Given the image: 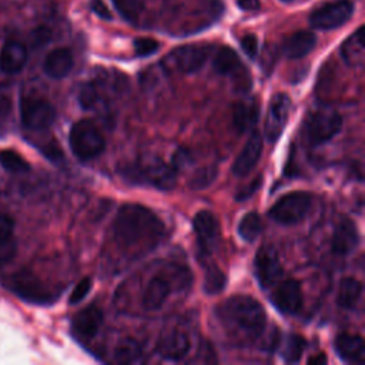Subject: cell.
Returning <instances> with one entry per match:
<instances>
[{"instance_id":"obj_38","label":"cell","mask_w":365,"mask_h":365,"mask_svg":"<svg viewBox=\"0 0 365 365\" xmlns=\"http://www.w3.org/2000/svg\"><path fill=\"white\" fill-rule=\"evenodd\" d=\"M90 288H91V279L88 277L80 279L77 282V285L74 287V289L71 291L70 294V298H68V302L70 304H78L80 301L84 299V297L90 292Z\"/></svg>"},{"instance_id":"obj_28","label":"cell","mask_w":365,"mask_h":365,"mask_svg":"<svg viewBox=\"0 0 365 365\" xmlns=\"http://www.w3.org/2000/svg\"><path fill=\"white\" fill-rule=\"evenodd\" d=\"M14 252V220L7 214L0 212V261L11 258Z\"/></svg>"},{"instance_id":"obj_14","label":"cell","mask_w":365,"mask_h":365,"mask_svg":"<svg viewBox=\"0 0 365 365\" xmlns=\"http://www.w3.org/2000/svg\"><path fill=\"white\" fill-rule=\"evenodd\" d=\"M192 228L198 241L200 254L207 257L218 238V221L211 211L202 210L194 215Z\"/></svg>"},{"instance_id":"obj_43","label":"cell","mask_w":365,"mask_h":365,"mask_svg":"<svg viewBox=\"0 0 365 365\" xmlns=\"http://www.w3.org/2000/svg\"><path fill=\"white\" fill-rule=\"evenodd\" d=\"M34 43L36 46H41V44H46L48 40H50V31L47 27H38L36 31H34Z\"/></svg>"},{"instance_id":"obj_39","label":"cell","mask_w":365,"mask_h":365,"mask_svg":"<svg viewBox=\"0 0 365 365\" xmlns=\"http://www.w3.org/2000/svg\"><path fill=\"white\" fill-rule=\"evenodd\" d=\"M241 47L250 58H254L258 53V40H257V37L254 34H245L241 38Z\"/></svg>"},{"instance_id":"obj_13","label":"cell","mask_w":365,"mask_h":365,"mask_svg":"<svg viewBox=\"0 0 365 365\" xmlns=\"http://www.w3.org/2000/svg\"><path fill=\"white\" fill-rule=\"evenodd\" d=\"M13 287L21 298L34 304H48L53 299V294L34 274L29 271L17 272L13 279Z\"/></svg>"},{"instance_id":"obj_46","label":"cell","mask_w":365,"mask_h":365,"mask_svg":"<svg viewBox=\"0 0 365 365\" xmlns=\"http://www.w3.org/2000/svg\"><path fill=\"white\" fill-rule=\"evenodd\" d=\"M308 364H311V365H319V364H327V356H325L324 354H318V355H315V356L309 358V359H308Z\"/></svg>"},{"instance_id":"obj_8","label":"cell","mask_w":365,"mask_h":365,"mask_svg":"<svg viewBox=\"0 0 365 365\" xmlns=\"http://www.w3.org/2000/svg\"><path fill=\"white\" fill-rule=\"evenodd\" d=\"M354 13V6L349 0H334L315 9L309 16V23L314 29L334 30L345 24Z\"/></svg>"},{"instance_id":"obj_17","label":"cell","mask_w":365,"mask_h":365,"mask_svg":"<svg viewBox=\"0 0 365 365\" xmlns=\"http://www.w3.org/2000/svg\"><path fill=\"white\" fill-rule=\"evenodd\" d=\"M158 355L167 361H181L191 349V341L182 331H171L161 336L155 346Z\"/></svg>"},{"instance_id":"obj_25","label":"cell","mask_w":365,"mask_h":365,"mask_svg":"<svg viewBox=\"0 0 365 365\" xmlns=\"http://www.w3.org/2000/svg\"><path fill=\"white\" fill-rule=\"evenodd\" d=\"M317 37L308 30H299L291 34L282 44V53L288 58H301L307 56L315 46Z\"/></svg>"},{"instance_id":"obj_31","label":"cell","mask_w":365,"mask_h":365,"mask_svg":"<svg viewBox=\"0 0 365 365\" xmlns=\"http://www.w3.org/2000/svg\"><path fill=\"white\" fill-rule=\"evenodd\" d=\"M307 346V341L301 336V335H297V334H291L287 341H285V345H284V349H282V358L285 362L288 364H295L301 359L302 354H304V349Z\"/></svg>"},{"instance_id":"obj_29","label":"cell","mask_w":365,"mask_h":365,"mask_svg":"<svg viewBox=\"0 0 365 365\" xmlns=\"http://www.w3.org/2000/svg\"><path fill=\"white\" fill-rule=\"evenodd\" d=\"M143 356V346L134 338H125L118 342L114 349V358L120 364H133Z\"/></svg>"},{"instance_id":"obj_34","label":"cell","mask_w":365,"mask_h":365,"mask_svg":"<svg viewBox=\"0 0 365 365\" xmlns=\"http://www.w3.org/2000/svg\"><path fill=\"white\" fill-rule=\"evenodd\" d=\"M117 11L131 23H135L145 7V0H113Z\"/></svg>"},{"instance_id":"obj_20","label":"cell","mask_w":365,"mask_h":365,"mask_svg":"<svg viewBox=\"0 0 365 365\" xmlns=\"http://www.w3.org/2000/svg\"><path fill=\"white\" fill-rule=\"evenodd\" d=\"M27 63V48L17 40H7L0 50V71L9 76L20 73Z\"/></svg>"},{"instance_id":"obj_42","label":"cell","mask_w":365,"mask_h":365,"mask_svg":"<svg viewBox=\"0 0 365 365\" xmlns=\"http://www.w3.org/2000/svg\"><path fill=\"white\" fill-rule=\"evenodd\" d=\"M90 7H91V10H93L100 19H104V20H110V19H111L110 10L107 9V6H106L101 0H91Z\"/></svg>"},{"instance_id":"obj_11","label":"cell","mask_w":365,"mask_h":365,"mask_svg":"<svg viewBox=\"0 0 365 365\" xmlns=\"http://www.w3.org/2000/svg\"><path fill=\"white\" fill-rule=\"evenodd\" d=\"M289 111L291 100L287 94L277 93L275 96H272L267 110L264 127V134L269 143H275L284 133L289 118Z\"/></svg>"},{"instance_id":"obj_47","label":"cell","mask_w":365,"mask_h":365,"mask_svg":"<svg viewBox=\"0 0 365 365\" xmlns=\"http://www.w3.org/2000/svg\"><path fill=\"white\" fill-rule=\"evenodd\" d=\"M282 1H291V0H282Z\"/></svg>"},{"instance_id":"obj_15","label":"cell","mask_w":365,"mask_h":365,"mask_svg":"<svg viewBox=\"0 0 365 365\" xmlns=\"http://www.w3.org/2000/svg\"><path fill=\"white\" fill-rule=\"evenodd\" d=\"M275 308L287 315L297 314L302 307V289L297 279H285L277 285L272 298Z\"/></svg>"},{"instance_id":"obj_12","label":"cell","mask_w":365,"mask_h":365,"mask_svg":"<svg viewBox=\"0 0 365 365\" xmlns=\"http://www.w3.org/2000/svg\"><path fill=\"white\" fill-rule=\"evenodd\" d=\"M214 70L221 76H228L234 78L237 86L240 88H248L250 87V76L241 63L238 54L230 48V47H220L214 61H212Z\"/></svg>"},{"instance_id":"obj_9","label":"cell","mask_w":365,"mask_h":365,"mask_svg":"<svg viewBox=\"0 0 365 365\" xmlns=\"http://www.w3.org/2000/svg\"><path fill=\"white\" fill-rule=\"evenodd\" d=\"M208 57V48L198 44H187L173 50L164 60V66L168 70L182 74H191L198 71Z\"/></svg>"},{"instance_id":"obj_3","label":"cell","mask_w":365,"mask_h":365,"mask_svg":"<svg viewBox=\"0 0 365 365\" xmlns=\"http://www.w3.org/2000/svg\"><path fill=\"white\" fill-rule=\"evenodd\" d=\"M123 177L134 184H145L157 190L168 191L175 187L177 168L161 158L145 157L121 168Z\"/></svg>"},{"instance_id":"obj_44","label":"cell","mask_w":365,"mask_h":365,"mask_svg":"<svg viewBox=\"0 0 365 365\" xmlns=\"http://www.w3.org/2000/svg\"><path fill=\"white\" fill-rule=\"evenodd\" d=\"M237 6L244 11H257L261 7L259 0H237Z\"/></svg>"},{"instance_id":"obj_6","label":"cell","mask_w":365,"mask_h":365,"mask_svg":"<svg viewBox=\"0 0 365 365\" xmlns=\"http://www.w3.org/2000/svg\"><path fill=\"white\" fill-rule=\"evenodd\" d=\"M342 128V117L334 110H318L308 115L304 124L305 140L319 145L332 140Z\"/></svg>"},{"instance_id":"obj_1","label":"cell","mask_w":365,"mask_h":365,"mask_svg":"<svg viewBox=\"0 0 365 365\" xmlns=\"http://www.w3.org/2000/svg\"><path fill=\"white\" fill-rule=\"evenodd\" d=\"M163 234V221L141 204L121 205L113 221L114 240L127 251H150L161 241Z\"/></svg>"},{"instance_id":"obj_33","label":"cell","mask_w":365,"mask_h":365,"mask_svg":"<svg viewBox=\"0 0 365 365\" xmlns=\"http://www.w3.org/2000/svg\"><path fill=\"white\" fill-rule=\"evenodd\" d=\"M227 284L225 274L218 267H208L204 277V291L208 295L220 294Z\"/></svg>"},{"instance_id":"obj_2","label":"cell","mask_w":365,"mask_h":365,"mask_svg":"<svg viewBox=\"0 0 365 365\" xmlns=\"http://www.w3.org/2000/svg\"><path fill=\"white\" fill-rule=\"evenodd\" d=\"M218 314L227 327H231L248 338H258L267 322L264 307L250 295H234L218 307Z\"/></svg>"},{"instance_id":"obj_21","label":"cell","mask_w":365,"mask_h":365,"mask_svg":"<svg viewBox=\"0 0 365 365\" xmlns=\"http://www.w3.org/2000/svg\"><path fill=\"white\" fill-rule=\"evenodd\" d=\"M171 289L173 287L165 275L153 277L143 292V307L150 311L160 309L167 301Z\"/></svg>"},{"instance_id":"obj_5","label":"cell","mask_w":365,"mask_h":365,"mask_svg":"<svg viewBox=\"0 0 365 365\" xmlns=\"http://www.w3.org/2000/svg\"><path fill=\"white\" fill-rule=\"evenodd\" d=\"M312 197L305 191H292L282 195L269 210V217L281 225H294L309 212Z\"/></svg>"},{"instance_id":"obj_16","label":"cell","mask_w":365,"mask_h":365,"mask_svg":"<svg viewBox=\"0 0 365 365\" xmlns=\"http://www.w3.org/2000/svg\"><path fill=\"white\" fill-rule=\"evenodd\" d=\"M261 154H262V135L258 131H252V134L248 137L245 145L242 147L241 153L237 155L232 164L234 175L244 177L250 174L257 165V163L259 161Z\"/></svg>"},{"instance_id":"obj_4","label":"cell","mask_w":365,"mask_h":365,"mask_svg":"<svg viewBox=\"0 0 365 365\" xmlns=\"http://www.w3.org/2000/svg\"><path fill=\"white\" fill-rule=\"evenodd\" d=\"M68 141L73 154L81 161H88L98 157L106 148V140L101 131L91 120L86 118L73 124Z\"/></svg>"},{"instance_id":"obj_26","label":"cell","mask_w":365,"mask_h":365,"mask_svg":"<svg viewBox=\"0 0 365 365\" xmlns=\"http://www.w3.org/2000/svg\"><path fill=\"white\" fill-rule=\"evenodd\" d=\"M259 108L255 101H238L232 107V124L238 133H245L258 121Z\"/></svg>"},{"instance_id":"obj_24","label":"cell","mask_w":365,"mask_h":365,"mask_svg":"<svg viewBox=\"0 0 365 365\" xmlns=\"http://www.w3.org/2000/svg\"><path fill=\"white\" fill-rule=\"evenodd\" d=\"M341 57L351 67H361L365 60L364 27L361 26L341 46Z\"/></svg>"},{"instance_id":"obj_35","label":"cell","mask_w":365,"mask_h":365,"mask_svg":"<svg viewBox=\"0 0 365 365\" xmlns=\"http://www.w3.org/2000/svg\"><path fill=\"white\" fill-rule=\"evenodd\" d=\"M217 175H218L217 167L214 165L202 167L194 173V175L188 181V185L191 190H204L214 182Z\"/></svg>"},{"instance_id":"obj_18","label":"cell","mask_w":365,"mask_h":365,"mask_svg":"<svg viewBox=\"0 0 365 365\" xmlns=\"http://www.w3.org/2000/svg\"><path fill=\"white\" fill-rule=\"evenodd\" d=\"M358 242H359V235L355 224L348 218L341 220L336 224L332 234V240H331L332 252L335 255L345 257L356 248Z\"/></svg>"},{"instance_id":"obj_40","label":"cell","mask_w":365,"mask_h":365,"mask_svg":"<svg viewBox=\"0 0 365 365\" xmlns=\"http://www.w3.org/2000/svg\"><path fill=\"white\" fill-rule=\"evenodd\" d=\"M259 184H261V175H258L255 180H252L247 187L238 190L235 198H237L238 201H244V200L250 198V197L259 188Z\"/></svg>"},{"instance_id":"obj_7","label":"cell","mask_w":365,"mask_h":365,"mask_svg":"<svg viewBox=\"0 0 365 365\" xmlns=\"http://www.w3.org/2000/svg\"><path fill=\"white\" fill-rule=\"evenodd\" d=\"M20 120L29 130L44 131L54 123L56 108L41 97H24L20 101Z\"/></svg>"},{"instance_id":"obj_19","label":"cell","mask_w":365,"mask_h":365,"mask_svg":"<svg viewBox=\"0 0 365 365\" xmlns=\"http://www.w3.org/2000/svg\"><path fill=\"white\" fill-rule=\"evenodd\" d=\"M103 325V312L97 305H88L73 317L71 328L80 338L90 339L97 335Z\"/></svg>"},{"instance_id":"obj_41","label":"cell","mask_w":365,"mask_h":365,"mask_svg":"<svg viewBox=\"0 0 365 365\" xmlns=\"http://www.w3.org/2000/svg\"><path fill=\"white\" fill-rule=\"evenodd\" d=\"M11 114V100L6 94H0V125H3Z\"/></svg>"},{"instance_id":"obj_22","label":"cell","mask_w":365,"mask_h":365,"mask_svg":"<svg viewBox=\"0 0 365 365\" xmlns=\"http://www.w3.org/2000/svg\"><path fill=\"white\" fill-rule=\"evenodd\" d=\"M74 64V58L73 54L68 48L60 47V48H54L51 50L43 63V70L44 73L54 80H60L64 78L73 68Z\"/></svg>"},{"instance_id":"obj_37","label":"cell","mask_w":365,"mask_h":365,"mask_svg":"<svg viewBox=\"0 0 365 365\" xmlns=\"http://www.w3.org/2000/svg\"><path fill=\"white\" fill-rule=\"evenodd\" d=\"M134 51L138 57H147V56H151L154 54L157 50H158V41L154 40V38H150V37H140V38H135L134 43Z\"/></svg>"},{"instance_id":"obj_30","label":"cell","mask_w":365,"mask_h":365,"mask_svg":"<svg viewBox=\"0 0 365 365\" xmlns=\"http://www.w3.org/2000/svg\"><path fill=\"white\" fill-rule=\"evenodd\" d=\"M262 228V222H261V217L258 215V212H247L240 224H238V234L244 241H254Z\"/></svg>"},{"instance_id":"obj_32","label":"cell","mask_w":365,"mask_h":365,"mask_svg":"<svg viewBox=\"0 0 365 365\" xmlns=\"http://www.w3.org/2000/svg\"><path fill=\"white\" fill-rule=\"evenodd\" d=\"M0 165L10 173H26L30 170L29 163L14 150H0Z\"/></svg>"},{"instance_id":"obj_27","label":"cell","mask_w":365,"mask_h":365,"mask_svg":"<svg viewBox=\"0 0 365 365\" xmlns=\"http://www.w3.org/2000/svg\"><path fill=\"white\" fill-rule=\"evenodd\" d=\"M362 295V284L355 278H344L339 282L336 302L344 309H352Z\"/></svg>"},{"instance_id":"obj_23","label":"cell","mask_w":365,"mask_h":365,"mask_svg":"<svg viewBox=\"0 0 365 365\" xmlns=\"http://www.w3.org/2000/svg\"><path fill=\"white\" fill-rule=\"evenodd\" d=\"M335 351L336 354L346 362H364L365 344L362 336L355 334H341L335 339Z\"/></svg>"},{"instance_id":"obj_10","label":"cell","mask_w":365,"mask_h":365,"mask_svg":"<svg viewBox=\"0 0 365 365\" xmlns=\"http://www.w3.org/2000/svg\"><path fill=\"white\" fill-rule=\"evenodd\" d=\"M255 275L262 288H269L275 285L284 275V268L279 259L277 250L265 244L262 245L255 255Z\"/></svg>"},{"instance_id":"obj_45","label":"cell","mask_w":365,"mask_h":365,"mask_svg":"<svg viewBox=\"0 0 365 365\" xmlns=\"http://www.w3.org/2000/svg\"><path fill=\"white\" fill-rule=\"evenodd\" d=\"M43 151H44V154H46L48 158H51V160L61 157V151H60L58 145H51V144H48V145L43 147Z\"/></svg>"},{"instance_id":"obj_36","label":"cell","mask_w":365,"mask_h":365,"mask_svg":"<svg viewBox=\"0 0 365 365\" xmlns=\"http://www.w3.org/2000/svg\"><path fill=\"white\" fill-rule=\"evenodd\" d=\"M101 97L100 93L94 84V81H88L86 84H83L78 90V103L83 108L86 110H91L96 108L97 106L101 104Z\"/></svg>"}]
</instances>
